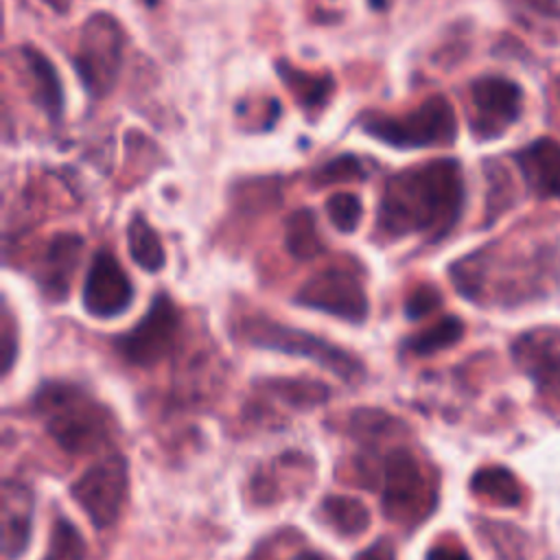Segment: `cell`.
<instances>
[{"instance_id": "8fae6325", "label": "cell", "mask_w": 560, "mask_h": 560, "mask_svg": "<svg viewBox=\"0 0 560 560\" xmlns=\"http://www.w3.org/2000/svg\"><path fill=\"white\" fill-rule=\"evenodd\" d=\"M133 284L109 249H98L83 284V308L94 317H116L129 308Z\"/></svg>"}, {"instance_id": "30bf717a", "label": "cell", "mask_w": 560, "mask_h": 560, "mask_svg": "<svg viewBox=\"0 0 560 560\" xmlns=\"http://www.w3.org/2000/svg\"><path fill=\"white\" fill-rule=\"evenodd\" d=\"M523 112L518 83L505 77H481L470 85V131L479 140L505 133Z\"/></svg>"}, {"instance_id": "9c48e42d", "label": "cell", "mask_w": 560, "mask_h": 560, "mask_svg": "<svg viewBox=\"0 0 560 560\" xmlns=\"http://www.w3.org/2000/svg\"><path fill=\"white\" fill-rule=\"evenodd\" d=\"M295 302L352 324H363L370 306L361 278L348 267H330L315 273L300 287Z\"/></svg>"}, {"instance_id": "4dcf8cb0", "label": "cell", "mask_w": 560, "mask_h": 560, "mask_svg": "<svg viewBox=\"0 0 560 560\" xmlns=\"http://www.w3.org/2000/svg\"><path fill=\"white\" fill-rule=\"evenodd\" d=\"M558 92H560V77H558Z\"/></svg>"}, {"instance_id": "7a4b0ae2", "label": "cell", "mask_w": 560, "mask_h": 560, "mask_svg": "<svg viewBox=\"0 0 560 560\" xmlns=\"http://www.w3.org/2000/svg\"><path fill=\"white\" fill-rule=\"evenodd\" d=\"M33 405L46 433L72 455L98 451L116 431L112 413L77 385L48 383L37 389Z\"/></svg>"}, {"instance_id": "7c38bea8", "label": "cell", "mask_w": 560, "mask_h": 560, "mask_svg": "<svg viewBox=\"0 0 560 560\" xmlns=\"http://www.w3.org/2000/svg\"><path fill=\"white\" fill-rule=\"evenodd\" d=\"M81 252L83 238L79 234L63 232L50 238L35 271V280L48 300L61 302L68 295Z\"/></svg>"}, {"instance_id": "52a82bcc", "label": "cell", "mask_w": 560, "mask_h": 560, "mask_svg": "<svg viewBox=\"0 0 560 560\" xmlns=\"http://www.w3.org/2000/svg\"><path fill=\"white\" fill-rule=\"evenodd\" d=\"M129 492V468L122 455H109L90 466L70 488L77 505L94 527L103 529L118 521Z\"/></svg>"}, {"instance_id": "f546056e", "label": "cell", "mask_w": 560, "mask_h": 560, "mask_svg": "<svg viewBox=\"0 0 560 560\" xmlns=\"http://www.w3.org/2000/svg\"><path fill=\"white\" fill-rule=\"evenodd\" d=\"M289 560H324L317 551H298L295 556H291Z\"/></svg>"}, {"instance_id": "d4e9b609", "label": "cell", "mask_w": 560, "mask_h": 560, "mask_svg": "<svg viewBox=\"0 0 560 560\" xmlns=\"http://www.w3.org/2000/svg\"><path fill=\"white\" fill-rule=\"evenodd\" d=\"M359 177H363V166L354 155H339L315 173V182L319 186L343 182V179H359Z\"/></svg>"}, {"instance_id": "9a60e30c", "label": "cell", "mask_w": 560, "mask_h": 560, "mask_svg": "<svg viewBox=\"0 0 560 560\" xmlns=\"http://www.w3.org/2000/svg\"><path fill=\"white\" fill-rule=\"evenodd\" d=\"M22 66L26 72V85L31 88L33 101L50 116L59 118L63 109V90L55 66L35 48H20Z\"/></svg>"}, {"instance_id": "83f0119b", "label": "cell", "mask_w": 560, "mask_h": 560, "mask_svg": "<svg viewBox=\"0 0 560 560\" xmlns=\"http://www.w3.org/2000/svg\"><path fill=\"white\" fill-rule=\"evenodd\" d=\"M357 560H396L394 547L389 540H376L374 545H370L368 549H363Z\"/></svg>"}, {"instance_id": "cb8c5ba5", "label": "cell", "mask_w": 560, "mask_h": 560, "mask_svg": "<svg viewBox=\"0 0 560 560\" xmlns=\"http://www.w3.org/2000/svg\"><path fill=\"white\" fill-rule=\"evenodd\" d=\"M326 212L330 223L343 232L350 234L359 228L363 217V203L354 192H335L326 201Z\"/></svg>"}, {"instance_id": "8992f818", "label": "cell", "mask_w": 560, "mask_h": 560, "mask_svg": "<svg viewBox=\"0 0 560 560\" xmlns=\"http://www.w3.org/2000/svg\"><path fill=\"white\" fill-rule=\"evenodd\" d=\"M72 61L90 94L103 96L112 90L122 61V33L112 15L96 13L85 22Z\"/></svg>"}, {"instance_id": "3957f363", "label": "cell", "mask_w": 560, "mask_h": 560, "mask_svg": "<svg viewBox=\"0 0 560 560\" xmlns=\"http://www.w3.org/2000/svg\"><path fill=\"white\" fill-rule=\"evenodd\" d=\"M234 332L238 339L247 341L249 346L278 350L295 357H306L317 365H322L324 370L337 374L346 383H357L363 376L361 361L348 350L335 343H328L324 337H317L313 332L278 324L265 315L243 317L236 324Z\"/></svg>"}, {"instance_id": "4316f807", "label": "cell", "mask_w": 560, "mask_h": 560, "mask_svg": "<svg viewBox=\"0 0 560 560\" xmlns=\"http://www.w3.org/2000/svg\"><path fill=\"white\" fill-rule=\"evenodd\" d=\"M440 302H442V298L435 287L420 284L413 291H409V295L405 300V315L409 319H420V317L429 315Z\"/></svg>"}, {"instance_id": "f1b7e54d", "label": "cell", "mask_w": 560, "mask_h": 560, "mask_svg": "<svg viewBox=\"0 0 560 560\" xmlns=\"http://www.w3.org/2000/svg\"><path fill=\"white\" fill-rule=\"evenodd\" d=\"M427 560H468V556L464 553V549H455V547H433L427 556Z\"/></svg>"}, {"instance_id": "4fadbf2b", "label": "cell", "mask_w": 560, "mask_h": 560, "mask_svg": "<svg viewBox=\"0 0 560 560\" xmlns=\"http://www.w3.org/2000/svg\"><path fill=\"white\" fill-rule=\"evenodd\" d=\"M0 516H2V553L7 560L24 553L31 540L33 527V494L20 483L7 479L0 494Z\"/></svg>"}, {"instance_id": "603a6c76", "label": "cell", "mask_w": 560, "mask_h": 560, "mask_svg": "<svg viewBox=\"0 0 560 560\" xmlns=\"http://www.w3.org/2000/svg\"><path fill=\"white\" fill-rule=\"evenodd\" d=\"M44 560H85V542L74 523L55 518Z\"/></svg>"}, {"instance_id": "e0dca14e", "label": "cell", "mask_w": 560, "mask_h": 560, "mask_svg": "<svg viewBox=\"0 0 560 560\" xmlns=\"http://www.w3.org/2000/svg\"><path fill=\"white\" fill-rule=\"evenodd\" d=\"M319 514L328 527L341 536H359L370 525L368 508L352 497L328 494L319 505Z\"/></svg>"}, {"instance_id": "ffe728a7", "label": "cell", "mask_w": 560, "mask_h": 560, "mask_svg": "<svg viewBox=\"0 0 560 560\" xmlns=\"http://www.w3.org/2000/svg\"><path fill=\"white\" fill-rule=\"evenodd\" d=\"M464 332V324L459 317H442L435 326L422 330V332H416L411 337L405 339V352L409 354H418V357H427V354H433L438 350H444L453 343H457V339L462 337Z\"/></svg>"}, {"instance_id": "44dd1931", "label": "cell", "mask_w": 560, "mask_h": 560, "mask_svg": "<svg viewBox=\"0 0 560 560\" xmlns=\"http://www.w3.org/2000/svg\"><path fill=\"white\" fill-rule=\"evenodd\" d=\"M278 77H282L287 88L295 94V98L304 107L324 105L328 101L330 90H332V81L328 77H317V74L295 70V68L287 66L284 61L278 63Z\"/></svg>"}, {"instance_id": "5b68a950", "label": "cell", "mask_w": 560, "mask_h": 560, "mask_svg": "<svg viewBox=\"0 0 560 560\" xmlns=\"http://www.w3.org/2000/svg\"><path fill=\"white\" fill-rule=\"evenodd\" d=\"M383 512L400 527H416L435 508V488L407 448L387 451L383 464Z\"/></svg>"}, {"instance_id": "2e32d148", "label": "cell", "mask_w": 560, "mask_h": 560, "mask_svg": "<svg viewBox=\"0 0 560 560\" xmlns=\"http://www.w3.org/2000/svg\"><path fill=\"white\" fill-rule=\"evenodd\" d=\"M518 361L532 372V378L536 381L538 389H551L560 396V352H556L551 346L542 348V341L534 335L523 337L514 348Z\"/></svg>"}, {"instance_id": "484cf974", "label": "cell", "mask_w": 560, "mask_h": 560, "mask_svg": "<svg viewBox=\"0 0 560 560\" xmlns=\"http://www.w3.org/2000/svg\"><path fill=\"white\" fill-rule=\"evenodd\" d=\"M18 352V332H15V319L11 315L9 304H2L0 313V363H2V374L7 376Z\"/></svg>"}, {"instance_id": "6da1fadb", "label": "cell", "mask_w": 560, "mask_h": 560, "mask_svg": "<svg viewBox=\"0 0 560 560\" xmlns=\"http://www.w3.org/2000/svg\"><path fill=\"white\" fill-rule=\"evenodd\" d=\"M464 179L455 160L442 158L405 168L387 179L376 234L392 241L409 234L442 238L459 219Z\"/></svg>"}, {"instance_id": "d6986e66", "label": "cell", "mask_w": 560, "mask_h": 560, "mask_svg": "<svg viewBox=\"0 0 560 560\" xmlns=\"http://www.w3.org/2000/svg\"><path fill=\"white\" fill-rule=\"evenodd\" d=\"M284 243H287V249L291 252V256L298 260H311L324 249V243L319 238L317 223H315V217L311 210H306V208L295 210L287 219Z\"/></svg>"}, {"instance_id": "ba28073f", "label": "cell", "mask_w": 560, "mask_h": 560, "mask_svg": "<svg viewBox=\"0 0 560 560\" xmlns=\"http://www.w3.org/2000/svg\"><path fill=\"white\" fill-rule=\"evenodd\" d=\"M182 317L168 295L153 298L144 317L127 332L118 335L114 346L118 354L131 365H153L171 354L179 341Z\"/></svg>"}, {"instance_id": "5bb4252c", "label": "cell", "mask_w": 560, "mask_h": 560, "mask_svg": "<svg viewBox=\"0 0 560 560\" xmlns=\"http://www.w3.org/2000/svg\"><path fill=\"white\" fill-rule=\"evenodd\" d=\"M527 188L538 197H560V142L538 138L516 153Z\"/></svg>"}, {"instance_id": "ac0fdd59", "label": "cell", "mask_w": 560, "mask_h": 560, "mask_svg": "<svg viewBox=\"0 0 560 560\" xmlns=\"http://www.w3.org/2000/svg\"><path fill=\"white\" fill-rule=\"evenodd\" d=\"M127 249L133 262L149 273L160 271L166 262L162 241L142 214H136L127 225Z\"/></svg>"}, {"instance_id": "7402d4cb", "label": "cell", "mask_w": 560, "mask_h": 560, "mask_svg": "<svg viewBox=\"0 0 560 560\" xmlns=\"http://www.w3.org/2000/svg\"><path fill=\"white\" fill-rule=\"evenodd\" d=\"M470 488L499 505H516L521 497L514 477L505 468H481L472 477Z\"/></svg>"}, {"instance_id": "277c9868", "label": "cell", "mask_w": 560, "mask_h": 560, "mask_svg": "<svg viewBox=\"0 0 560 560\" xmlns=\"http://www.w3.org/2000/svg\"><path fill=\"white\" fill-rule=\"evenodd\" d=\"M365 131L381 142L400 149L444 147L457 138V118L448 98L435 94L411 112L400 116L368 118Z\"/></svg>"}]
</instances>
